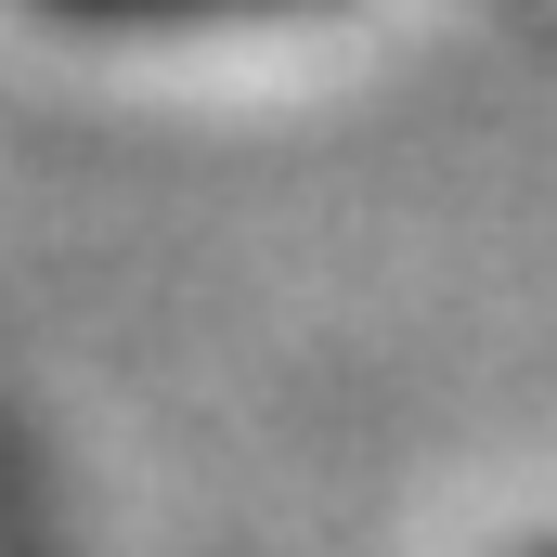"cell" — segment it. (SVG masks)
<instances>
[{"label":"cell","instance_id":"6da1fadb","mask_svg":"<svg viewBox=\"0 0 557 557\" xmlns=\"http://www.w3.org/2000/svg\"><path fill=\"white\" fill-rule=\"evenodd\" d=\"M52 26H247V13H311V0H39Z\"/></svg>","mask_w":557,"mask_h":557},{"label":"cell","instance_id":"7a4b0ae2","mask_svg":"<svg viewBox=\"0 0 557 557\" xmlns=\"http://www.w3.org/2000/svg\"><path fill=\"white\" fill-rule=\"evenodd\" d=\"M532 557H557V545H532Z\"/></svg>","mask_w":557,"mask_h":557}]
</instances>
